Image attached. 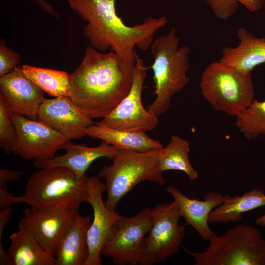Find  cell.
Instances as JSON below:
<instances>
[{"label": "cell", "instance_id": "cell-31", "mask_svg": "<svg viewBox=\"0 0 265 265\" xmlns=\"http://www.w3.org/2000/svg\"><path fill=\"white\" fill-rule=\"evenodd\" d=\"M42 10L57 18L58 15L53 6L44 0H34Z\"/></svg>", "mask_w": 265, "mask_h": 265}, {"label": "cell", "instance_id": "cell-18", "mask_svg": "<svg viewBox=\"0 0 265 265\" xmlns=\"http://www.w3.org/2000/svg\"><path fill=\"white\" fill-rule=\"evenodd\" d=\"M240 42L235 47H225L220 61L239 72L247 74L256 66L265 63V38H259L244 27L239 28Z\"/></svg>", "mask_w": 265, "mask_h": 265}, {"label": "cell", "instance_id": "cell-19", "mask_svg": "<svg viewBox=\"0 0 265 265\" xmlns=\"http://www.w3.org/2000/svg\"><path fill=\"white\" fill-rule=\"evenodd\" d=\"M6 265H56V258L48 252L26 227L19 222L10 236Z\"/></svg>", "mask_w": 265, "mask_h": 265}, {"label": "cell", "instance_id": "cell-26", "mask_svg": "<svg viewBox=\"0 0 265 265\" xmlns=\"http://www.w3.org/2000/svg\"><path fill=\"white\" fill-rule=\"evenodd\" d=\"M214 15L221 20H227L234 15L238 9V3L242 4L252 12L259 10L264 0H205Z\"/></svg>", "mask_w": 265, "mask_h": 265}, {"label": "cell", "instance_id": "cell-1", "mask_svg": "<svg viewBox=\"0 0 265 265\" xmlns=\"http://www.w3.org/2000/svg\"><path fill=\"white\" fill-rule=\"evenodd\" d=\"M134 66L111 50L103 53L89 45L69 74V97L92 119L104 118L129 93Z\"/></svg>", "mask_w": 265, "mask_h": 265}, {"label": "cell", "instance_id": "cell-30", "mask_svg": "<svg viewBox=\"0 0 265 265\" xmlns=\"http://www.w3.org/2000/svg\"><path fill=\"white\" fill-rule=\"evenodd\" d=\"M24 173V172L0 168V189H6L9 182L19 179Z\"/></svg>", "mask_w": 265, "mask_h": 265}, {"label": "cell", "instance_id": "cell-3", "mask_svg": "<svg viewBox=\"0 0 265 265\" xmlns=\"http://www.w3.org/2000/svg\"><path fill=\"white\" fill-rule=\"evenodd\" d=\"M179 43L173 27L166 35L154 40L150 47L156 98L148 110L158 118L167 111L173 96L190 81L187 72L190 49L186 45L180 46Z\"/></svg>", "mask_w": 265, "mask_h": 265}, {"label": "cell", "instance_id": "cell-20", "mask_svg": "<svg viewBox=\"0 0 265 265\" xmlns=\"http://www.w3.org/2000/svg\"><path fill=\"white\" fill-rule=\"evenodd\" d=\"M89 215L78 212L60 243L56 265H85L89 257L88 231Z\"/></svg>", "mask_w": 265, "mask_h": 265}, {"label": "cell", "instance_id": "cell-32", "mask_svg": "<svg viewBox=\"0 0 265 265\" xmlns=\"http://www.w3.org/2000/svg\"><path fill=\"white\" fill-rule=\"evenodd\" d=\"M255 223L258 226H265V213L257 218L255 220Z\"/></svg>", "mask_w": 265, "mask_h": 265}, {"label": "cell", "instance_id": "cell-5", "mask_svg": "<svg viewBox=\"0 0 265 265\" xmlns=\"http://www.w3.org/2000/svg\"><path fill=\"white\" fill-rule=\"evenodd\" d=\"M88 177L79 178L68 168L40 169L29 178L24 193L13 196V204L25 203L31 207L63 206L78 209L88 196Z\"/></svg>", "mask_w": 265, "mask_h": 265}, {"label": "cell", "instance_id": "cell-13", "mask_svg": "<svg viewBox=\"0 0 265 265\" xmlns=\"http://www.w3.org/2000/svg\"><path fill=\"white\" fill-rule=\"evenodd\" d=\"M37 119L70 140L86 136V129L93 124L92 119L69 96L44 98L38 110Z\"/></svg>", "mask_w": 265, "mask_h": 265}, {"label": "cell", "instance_id": "cell-33", "mask_svg": "<svg viewBox=\"0 0 265 265\" xmlns=\"http://www.w3.org/2000/svg\"></svg>", "mask_w": 265, "mask_h": 265}, {"label": "cell", "instance_id": "cell-6", "mask_svg": "<svg viewBox=\"0 0 265 265\" xmlns=\"http://www.w3.org/2000/svg\"><path fill=\"white\" fill-rule=\"evenodd\" d=\"M209 241V247L203 252L183 248L193 257L194 265H265V240L254 226L236 225Z\"/></svg>", "mask_w": 265, "mask_h": 265}, {"label": "cell", "instance_id": "cell-4", "mask_svg": "<svg viewBox=\"0 0 265 265\" xmlns=\"http://www.w3.org/2000/svg\"><path fill=\"white\" fill-rule=\"evenodd\" d=\"M162 149L147 152L120 150L112 159L111 165L102 167L97 177L106 182L107 198L105 204L107 208L116 211L121 198L142 181L161 186L165 184L159 168Z\"/></svg>", "mask_w": 265, "mask_h": 265}, {"label": "cell", "instance_id": "cell-10", "mask_svg": "<svg viewBox=\"0 0 265 265\" xmlns=\"http://www.w3.org/2000/svg\"><path fill=\"white\" fill-rule=\"evenodd\" d=\"M146 77V68L138 56L134 66L133 79L128 94L98 125L133 132H145L154 129L158 117L146 110L142 102V92Z\"/></svg>", "mask_w": 265, "mask_h": 265}, {"label": "cell", "instance_id": "cell-16", "mask_svg": "<svg viewBox=\"0 0 265 265\" xmlns=\"http://www.w3.org/2000/svg\"><path fill=\"white\" fill-rule=\"evenodd\" d=\"M166 191L173 198L181 217L185 219L186 226H192L205 241L215 235L209 226V216L212 210L222 203L225 195L209 192L204 200H198L187 197L173 186H168Z\"/></svg>", "mask_w": 265, "mask_h": 265}, {"label": "cell", "instance_id": "cell-9", "mask_svg": "<svg viewBox=\"0 0 265 265\" xmlns=\"http://www.w3.org/2000/svg\"><path fill=\"white\" fill-rule=\"evenodd\" d=\"M152 209L143 208L136 215L121 216L114 223L101 249V255L116 265L138 264L139 251L152 224Z\"/></svg>", "mask_w": 265, "mask_h": 265}, {"label": "cell", "instance_id": "cell-11", "mask_svg": "<svg viewBox=\"0 0 265 265\" xmlns=\"http://www.w3.org/2000/svg\"><path fill=\"white\" fill-rule=\"evenodd\" d=\"M16 138L12 149L25 159L45 160L55 156L70 140L38 119L13 114Z\"/></svg>", "mask_w": 265, "mask_h": 265}, {"label": "cell", "instance_id": "cell-25", "mask_svg": "<svg viewBox=\"0 0 265 265\" xmlns=\"http://www.w3.org/2000/svg\"><path fill=\"white\" fill-rule=\"evenodd\" d=\"M235 117L236 126L247 139L265 136V99L259 101L254 99Z\"/></svg>", "mask_w": 265, "mask_h": 265}, {"label": "cell", "instance_id": "cell-15", "mask_svg": "<svg viewBox=\"0 0 265 265\" xmlns=\"http://www.w3.org/2000/svg\"><path fill=\"white\" fill-rule=\"evenodd\" d=\"M0 93L12 113L37 119L44 92L24 74L22 66L0 77Z\"/></svg>", "mask_w": 265, "mask_h": 265}, {"label": "cell", "instance_id": "cell-2", "mask_svg": "<svg viewBox=\"0 0 265 265\" xmlns=\"http://www.w3.org/2000/svg\"><path fill=\"white\" fill-rule=\"evenodd\" d=\"M70 7L87 21L83 34L101 52L110 49L135 64V48H150L155 33L168 23L165 16L147 17L133 26L126 25L116 12L115 0H67Z\"/></svg>", "mask_w": 265, "mask_h": 265}, {"label": "cell", "instance_id": "cell-27", "mask_svg": "<svg viewBox=\"0 0 265 265\" xmlns=\"http://www.w3.org/2000/svg\"><path fill=\"white\" fill-rule=\"evenodd\" d=\"M12 114L6 101L0 93V147L6 153L12 151L16 138Z\"/></svg>", "mask_w": 265, "mask_h": 265}, {"label": "cell", "instance_id": "cell-12", "mask_svg": "<svg viewBox=\"0 0 265 265\" xmlns=\"http://www.w3.org/2000/svg\"><path fill=\"white\" fill-rule=\"evenodd\" d=\"M77 213V209L67 206L29 207L23 210L20 222L56 258L61 240Z\"/></svg>", "mask_w": 265, "mask_h": 265}, {"label": "cell", "instance_id": "cell-22", "mask_svg": "<svg viewBox=\"0 0 265 265\" xmlns=\"http://www.w3.org/2000/svg\"><path fill=\"white\" fill-rule=\"evenodd\" d=\"M264 206L265 194L260 188H255L242 195H225L222 203L211 211L208 222H237L241 220L243 213Z\"/></svg>", "mask_w": 265, "mask_h": 265}, {"label": "cell", "instance_id": "cell-24", "mask_svg": "<svg viewBox=\"0 0 265 265\" xmlns=\"http://www.w3.org/2000/svg\"><path fill=\"white\" fill-rule=\"evenodd\" d=\"M24 74L44 92L54 97L69 96L70 77L61 70L22 66Z\"/></svg>", "mask_w": 265, "mask_h": 265}, {"label": "cell", "instance_id": "cell-14", "mask_svg": "<svg viewBox=\"0 0 265 265\" xmlns=\"http://www.w3.org/2000/svg\"><path fill=\"white\" fill-rule=\"evenodd\" d=\"M105 183L96 176L88 178V203L93 211V219L88 231L89 257L85 265H101V251L116 221L122 215L106 208L102 198Z\"/></svg>", "mask_w": 265, "mask_h": 265}, {"label": "cell", "instance_id": "cell-23", "mask_svg": "<svg viewBox=\"0 0 265 265\" xmlns=\"http://www.w3.org/2000/svg\"><path fill=\"white\" fill-rule=\"evenodd\" d=\"M189 143L178 136L172 135L166 147L162 149L159 168L163 173L167 170H178L185 173L190 180L198 177V173L189 159Z\"/></svg>", "mask_w": 265, "mask_h": 265}, {"label": "cell", "instance_id": "cell-29", "mask_svg": "<svg viewBox=\"0 0 265 265\" xmlns=\"http://www.w3.org/2000/svg\"><path fill=\"white\" fill-rule=\"evenodd\" d=\"M13 210L12 207L0 210V262H3L5 260L6 251L1 243V237L3 229L12 217Z\"/></svg>", "mask_w": 265, "mask_h": 265}, {"label": "cell", "instance_id": "cell-8", "mask_svg": "<svg viewBox=\"0 0 265 265\" xmlns=\"http://www.w3.org/2000/svg\"><path fill=\"white\" fill-rule=\"evenodd\" d=\"M152 211V226L138 253L140 265H153L177 253L185 235L186 225H179L181 216L174 201L158 204Z\"/></svg>", "mask_w": 265, "mask_h": 265}, {"label": "cell", "instance_id": "cell-28", "mask_svg": "<svg viewBox=\"0 0 265 265\" xmlns=\"http://www.w3.org/2000/svg\"><path fill=\"white\" fill-rule=\"evenodd\" d=\"M19 54L8 48L3 40L0 43V77L13 71L19 65Z\"/></svg>", "mask_w": 265, "mask_h": 265}, {"label": "cell", "instance_id": "cell-7", "mask_svg": "<svg viewBox=\"0 0 265 265\" xmlns=\"http://www.w3.org/2000/svg\"><path fill=\"white\" fill-rule=\"evenodd\" d=\"M199 86L204 98L216 111L236 117L255 99L251 73L243 74L220 61L202 73Z\"/></svg>", "mask_w": 265, "mask_h": 265}, {"label": "cell", "instance_id": "cell-21", "mask_svg": "<svg viewBox=\"0 0 265 265\" xmlns=\"http://www.w3.org/2000/svg\"><path fill=\"white\" fill-rule=\"evenodd\" d=\"M85 133L120 150L147 152L163 148L159 140L150 138L145 132H129L93 124L86 129Z\"/></svg>", "mask_w": 265, "mask_h": 265}, {"label": "cell", "instance_id": "cell-17", "mask_svg": "<svg viewBox=\"0 0 265 265\" xmlns=\"http://www.w3.org/2000/svg\"><path fill=\"white\" fill-rule=\"evenodd\" d=\"M62 149L66 150L64 154L48 159L35 160L34 166L40 169L65 167L72 171L77 177L81 178L86 174V170L96 159L103 157L112 159L120 150L104 141L96 147L74 144L69 142Z\"/></svg>", "mask_w": 265, "mask_h": 265}]
</instances>
